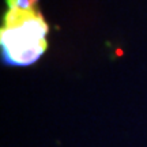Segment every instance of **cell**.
Wrapping results in <instances>:
<instances>
[{
    "label": "cell",
    "mask_w": 147,
    "mask_h": 147,
    "mask_svg": "<svg viewBox=\"0 0 147 147\" xmlns=\"http://www.w3.org/2000/svg\"><path fill=\"white\" fill-rule=\"evenodd\" d=\"M0 29L3 61L8 65H30L47 51L49 32L38 0H5Z\"/></svg>",
    "instance_id": "1"
}]
</instances>
